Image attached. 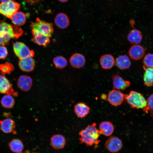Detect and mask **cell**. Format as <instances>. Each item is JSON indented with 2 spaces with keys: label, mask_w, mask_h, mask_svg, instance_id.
<instances>
[{
  "label": "cell",
  "mask_w": 153,
  "mask_h": 153,
  "mask_svg": "<svg viewBox=\"0 0 153 153\" xmlns=\"http://www.w3.org/2000/svg\"><path fill=\"white\" fill-rule=\"evenodd\" d=\"M101 133L96 127V124L94 123L88 125L79 133L80 143H84L88 146L97 145L100 142L99 138Z\"/></svg>",
  "instance_id": "2"
},
{
  "label": "cell",
  "mask_w": 153,
  "mask_h": 153,
  "mask_svg": "<svg viewBox=\"0 0 153 153\" xmlns=\"http://www.w3.org/2000/svg\"><path fill=\"white\" fill-rule=\"evenodd\" d=\"M99 130L101 134L108 136L110 135L113 132L114 127L111 122L108 121H104L100 124Z\"/></svg>",
  "instance_id": "23"
},
{
  "label": "cell",
  "mask_w": 153,
  "mask_h": 153,
  "mask_svg": "<svg viewBox=\"0 0 153 153\" xmlns=\"http://www.w3.org/2000/svg\"><path fill=\"white\" fill-rule=\"evenodd\" d=\"M0 93L15 96L18 95V93L14 92L9 80L2 74H0Z\"/></svg>",
  "instance_id": "8"
},
{
  "label": "cell",
  "mask_w": 153,
  "mask_h": 153,
  "mask_svg": "<svg viewBox=\"0 0 153 153\" xmlns=\"http://www.w3.org/2000/svg\"><path fill=\"white\" fill-rule=\"evenodd\" d=\"M10 19L14 25L18 26L23 25L26 21L25 14L21 11H17L16 12Z\"/></svg>",
  "instance_id": "24"
},
{
  "label": "cell",
  "mask_w": 153,
  "mask_h": 153,
  "mask_svg": "<svg viewBox=\"0 0 153 153\" xmlns=\"http://www.w3.org/2000/svg\"><path fill=\"white\" fill-rule=\"evenodd\" d=\"M20 7V4L14 0L2 2L0 3V13L10 19Z\"/></svg>",
  "instance_id": "5"
},
{
  "label": "cell",
  "mask_w": 153,
  "mask_h": 153,
  "mask_svg": "<svg viewBox=\"0 0 153 153\" xmlns=\"http://www.w3.org/2000/svg\"><path fill=\"white\" fill-rule=\"evenodd\" d=\"M115 63L118 68L123 70L129 68L131 64L129 57L125 54L118 56L115 61Z\"/></svg>",
  "instance_id": "21"
},
{
  "label": "cell",
  "mask_w": 153,
  "mask_h": 153,
  "mask_svg": "<svg viewBox=\"0 0 153 153\" xmlns=\"http://www.w3.org/2000/svg\"><path fill=\"white\" fill-rule=\"evenodd\" d=\"M101 98L102 99L105 100L107 99V97L106 96V95L104 94L102 95L101 96Z\"/></svg>",
  "instance_id": "34"
},
{
  "label": "cell",
  "mask_w": 153,
  "mask_h": 153,
  "mask_svg": "<svg viewBox=\"0 0 153 153\" xmlns=\"http://www.w3.org/2000/svg\"><path fill=\"white\" fill-rule=\"evenodd\" d=\"M147 105L150 115L153 117V94L150 95L147 99Z\"/></svg>",
  "instance_id": "31"
},
{
  "label": "cell",
  "mask_w": 153,
  "mask_h": 153,
  "mask_svg": "<svg viewBox=\"0 0 153 153\" xmlns=\"http://www.w3.org/2000/svg\"><path fill=\"white\" fill-rule=\"evenodd\" d=\"M10 115V113L9 112L8 113H5L4 114V116L7 117H9V116Z\"/></svg>",
  "instance_id": "35"
},
{
  "label": "cell",
  "mask_w": 153,
  "mask_h": 153,
  "mask_svg": "<svg viewBox=\"0 0 153 153\" xmlns=\"http://www.w3.org/2000/svg\"><path fill=\"white\" fill-rule=\"evenodd\" d=\"M58 0L61 2L65 3V2H67L69 0Z\"/></svg>",
  "instance_id": "36"
},
{
  "label": "cell",
  "mask_w": 153,
  "mask_h": 153,
  "mask_svg": "<svg viewBox=\"0 0 153 153\" xmlns=\"http://www.w3.org/2000/svg\"><path fill=\"white\" fill-rule=\"evenodd\" d=\"M71 65L75 68H80L82 67L85 63V59L81 54L76 53L73 54L69 60Z\"/></svg>",
  "instance_id": "17"
},
{
  "label": "cell",
  "mask_w": 153,
  "mask_h": 153,
  "mask_svg": "<svg viewBox=\"0 0 153 153\" xmlns=\"http://www.w3.org/2000/svg\"><path fill=\"white\" fill-rule=\"evenodd\" d=\"M14 67L11 63L6 62L5 63L0 64V71L2 75L9 74L14 71Z\"/></svg>",
  "instance_id": "29"
},
{
  "label": "cell",
  "mask_w": 153,
  "mask_h": 153,
  "mask_svg": "<svg viewBox=\"0 0 153 153\" xmlns=\"http://www.w3.org/2000/svg\"><path fill=\"white\" fill-rule=\"evenodd\" d=\"M53 63L56 67L61 69L65 67L67 64V61L64 57L60 56H57L53 59Z\"/></svg>",
  "instance_id": "28"
},
{
  "label": "cell",
  "mask_w": 153,
  "mask_h": 153,
  "mask_svg": "<svg viewBox=\"0 0 153 153\" xmlns=\"http://www.w3.org/2000/svg\"><path fill=\"white\" fill-rule=\"evenodd\" d=\"M8 54L7 49L5 46H0V59H5Z\"/></svg>",
  "instance_id": "32"
},
{
  "label": "cell",
  "mask_w": 153,
  "mask_h": 153,
  "mask_svg": "<svg viewBox=\"0 0 153 153\" xmlns=\"http://www.w3.org/2000/svg\"><path fill=\"white\" fill-rule=\"evenodd\" d=\"M13 49L15 54L20 59L34 56V51L21 42H16L13 43Z\"/></svg>",
  "instance_id": "6"
},
{
  "label": "cell",
  "mask_w": 153,
  "mask_h": 153,
  "mask_svg": "<svg viewBox=\"0 0 153 153\" xmlns=\"http://www.w3.org/2000/svg\"><path fill=\"white\" fill-rule=\"evenodd\" d=\"M125 94L119 90L113 89L109 93L107 100L111 105L118 106L120 105L125 99Z\"/></svg>",
  "instance_id": "7"
},
{
  "label": "cell",
  "mask_w": 153,
  "mask_h": 153,
  "mask_svg": "<svg viewBox=\"0 0 153 153\" xmlns=\"http://www.w3.org/2000/svg\"><path fill=\"white\" fill-rule=\"evenodd\" d=\"M112 78L114 89L124 91L130 86V82L129 81L124 80L118 74L114 75Z\"/></svg>",
  "instance_id": "10"
},
{
  "label": "cell",
  "mask_w": 153,
  "mask_h": 153,
  "mask_svg": "<svg viewBox=\"0 0 153 153\" xmlns=\"http://www.w3.org/2000/svg\"><path fill=\"white\" fill-rule=\"evenodd\" d=\"M10 149L13 152L17 153L20 152L24 148V145L19 139H14L9 143V144Z\"/></svg>",
  "instance_id": "27"
},
{
  "label": "cell",
  "mask_w": 153,
  "mask_h": 153,
  "mask_svg": "<svg viewBox=\"0 0 153 153\" xmlns=\"http://www.w3.org/2000/svg\"><path fill=\"white\" fill-rule=\"evenodd\" d=\"M22 153V152H19V153Z\"/></svg>",
  "instance_id": "38"
},
{
  "label": "cell",
  "mask_w": 153,
  "mask_h": 153,
  "mask_svg": "<svg viewBox=\"0 0 153 153\" xmlns=\"http://www.w3.org/2000/svg\"><path fill=\"white\" fill-rule=\"evenodd\" d=\"M99 63L101 67L105 69L112 68L115 64V60L112 55L107 54L102 56L100 58Z\"/></svg>",
  "instance_id": "16"
},
{
  "label": "cell",
  "mask_w": 153,
  "mask_h": 153,
  "mask_svg": "<svg viewBox=\"0 0 153 153\" xmlns=\"http://www.w3.org/2000/svg\"><path fill=\"white\" fill-rule=\"evenodd\" d=\"M15 128V122L12 119L8 118L0 121L1 130L4 133H9L13 132Z\"/></svg>",
  "instance_id": "15"
},
{
  "label": "cell",
  "mask_w": 153,
  "mask_h": 153,
  "mask_svg": "<svg viewBox=\"0 0 153 153\" xmlns=\"http://www.w3.org/2000/svg\"><path fill=\"white\" fill-rule=\"evenodd\" d=\"M33 81L31 78L27 75H22L18 78L17 82L18 88L21 90L26 92L31 88Z\"/></svg>",
  "instance_id": "14"
},
{
  "label": "cell",
  "mask_w": 153,
  "mask_h": 153,
  "mask_svg": "<svg viewBox=\"0 0 153 153\" xmlns=\"http://www.w3.org/2000/svg\"><path fill=\"white\" fill-rule=\"evenodd\" d=\"M31 30L37 31L49 37L52 36L54 29L52 24L38 18L35 21L31 22Z\"/></svg>",
  "instance_id": "4"
},
{
  "label": "cell",
  "mask_w": 153,
  "mask_h": 153,
  "mask_svg": "<svg viewBox=\"0 0 153 153\" xmlns=\"http://www.w3.org/2000/svg\"><path fill=\"white\" fill-rule=\"evenodd\" d=\"M10 0H0V1L2 2H5L7 1Z\"/></svg>",
  "instance_id": "37"
},
{
  "label": "cell",
  "mask_w": 153,
  "mask_h": 153,
  "mask_svg": "<svg viewBox=\"0 0 153 153\" xmlns=\"http://www.w3.org/2000/svg\"><path fill=\"white\" fill-rule=\"evenodd\" d=\"M125 99L132 108L142 109L146 113L148 112L147 100L142 94L132 90L128 94H125Z\"/></svg>",
  "instance_id": "3"
},
{
  "label": "cell",
  "mask_w": 153,
  "mask_h": 153,
  "mask_svg": "<svg viewBox=\"0 0 153 153\" xmlns=\"http://www.w3.org/2000/svg\"><path fill=\"white\" fill-rule=\"evenodd\" d=\"M37 153L33 152V153Z\"/></svg>",
  "instance_id": "39"
},
{
  "label": "cell",
  "mask_w": 153,
  "mask_h": 153,
  "mask_svg": "<svg viewBox=\"0 0 153 153\" xmlns=\"http://www.w3.org/2000/svg\"><path fill=\"white\" fill-rule=\"evenodd\" d=\"M143 67L153 68V54H146L143 58Z\"/></svg>",
  "instance_id": "30"
},
{
  "label": "cell",
  "mask_w": 153,
  "mask_h": 153,
  "mask_svg": "<svg viewBox=\"0 0 153 153\" xmlns=\"http://www.w3.org/2000/svg\"><path fill=\"white\" fill-rule=\"evenodd\" d=\"M145 72L143 75L144 84L147 87L153 86V68L143 67Z\"/></svg>",
  "instance_id": "25"
},
{
  "label": "cell",
  "mask_w": 153,
  "mask_h": 153,
  "mask_svg": "<svg viewBox=\"0 0 153 153\" xmlns=\"http://www.w3.org/2000/svg\"><path fill=\"white\" fill-rule=\"evenodd\" d=\"M31 40L35 43L44 47H46L49 43V37L35 30H31Z\"/></svg>",
  "instance_id": "12"
},
{
  "label": "cell",
  "mask_w": 153,
  "mask_h": 153,
  "mask_svg": "<svg viewBox=\"0 0 153 153\" xmlns=\"http://www.w3.org/2000/svg\"><path fill=\"white\" fill-rule=\"evenodd\" d=\"M18 65L22 71L29 72L33 71L35 65V60L31 57L20 59Z\"/></svg>",
  "instance_id": "13"
},
{
  "label": "cell",
  "mask_w": 153,
  "mask_h": 153,
  "mask_svg": "<svg viewBox=\"0 0 153 153\" xmlns=\"http://www.w3.org/2000/svg\"><path fill=\"white\" fill-rule=\"evenodd\" d=\"M23 33V30L19 26L0 22V46L8 44L11 39H17Z\"/></svg>",
  "instance_id": "1"
},
{
  "label": "cell",
  "mask_w": 153,
  "mask_h": 153,
  "mask_svg": "<svg viewBox=\"0 0 153 153\" xmlns=\"http://www.w3.org/2000/svg\"><path fill=\"white\" fill-rule=\"evenodd\" d=\"M50 143L54 148L56 149H61L64 148L65 144L66 139L63 135L56 134L51 137Z\"/></svg>",
  "instance_id": "19"
},
{
  "label": "cell",
  "mask_w": 153,
  "mask_h": 153,
  "mask_svg": "<svg viewBox=\"0 0 153 153\" xmlns=\"http://www.w3.org/2000/svg\"><path fill=\"white\" fill-rule=\"evenodd\" d=\"M15 103L14 98L11 95L6 94L1 99V103L2 107L7 109L12 108Z\"/></svg>",
  "instance_id": "26"
},
{
  "label": "cell",
  "mask_w": 153,
  "mask_h": 153,
  "mask_svg": "<svg viewBox=\"0 0 153 153\" xmlns=\"http://www.w3.org/2000/svg\"><path fill=\"white\" fill-rule=\"evenodd\" d=\"M54 22L56 25L59 28L65 29L69 26V20L67 16L65 14L60 13L58 14L54 19Z\"/></svg>",
  "instance_id": "20"
},
{
  "label": "cell",
  "mask_w": 153,
  "mask_h": 153,
  "mask_svg": "<svg viewBox=\"0 0 153 153\" xmlns=\"http://www.w3.org/2000/svg\"><path fill=\"white\" fill-rule=\"evenodd\" d=\"M27 3L31 4L33 5L38 3L42 0H24Z\"/></svg>",
  "instance_id": "33"
},
{
  "label": "cell",
  "mask_w": 153,
  "mask_h": 153,
  "mask_svg": "<svg viewBox=\"0 0 153 153\" xmlns=\"http://www.w3.org/2000/svg\"><path fill=\"white\" fill-rule=\"evenodd\" d=\"M145 50L142 46L134 44L130 47L128 52L130 57L133 60H137L142 58L144 56Z\"/></svg>",
  "instance_id": "11"
},
{
  "label": "cell",
  "mask_w": 153,
  "mask_h": 153,
  "mask_svg": "<svg viewBox=\"0 0 153 153\" xmlns=\"http://www.w3.org/2000/svg\"><path fill=\"white\" fill-rule=\"evenodd\" d=\"M90 108L86 104L82 102L76 103L74 107V111L79 118H84L89 113Z\"/></svg>",
  "instance_id": "18"
},
{
  "label": "cell",
  "mask_w": 153,
  "mask_h": 153,
  "mask_svg": "<svg viewBox=\"0 0 153 153\" xmlns=\"http://www.w3.org/2000/svg\"><path fill=\"white\" fill-rule=\"evenodd\" d=\"M105 146L109 152L116 153L119 151L122 148V141L118 138L110 137L106 141Z\"/></svg>",
  "instance_id": "9"
},
{
  "label": "cell",
  "mask_w": 153,
  "mask_h": 153,
  "mask_svg": "<svg viewBox=\"0 0 153 153\" xmlns=\"http://www.w3.org/2000/svg\"><path fill=\"white\" fill-rule=\"evenodd\" d=\"M128 40L131 44H138L142 41V35L141 31L137 29L131 30L129 33Z\"/></svg>",
  "instance_id": "22"
}]
</instances>
